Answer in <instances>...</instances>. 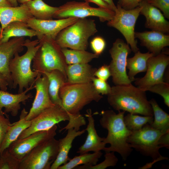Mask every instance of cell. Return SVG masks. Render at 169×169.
<instances>
[{
	"mask_svg": "<svg viewBox=\"0 0 169 169\" xmlns=\"http://www.w3.org/2000/svg\"><path fill=\"white\" fill-rule=\"evenodd\" d=\"M146 92L131 83L115 85L111 87L110 92L107 95V101L116 110L153 116V110Z\"/></svg>",
	"mask_w": 169,
	"mask_h": 169,
	"instance_id": "obj_1",
	"label": "cell"
},
{
	"mask_svg": "<svg viewBox=\"0 0 169 169\" xmlns=\"http://www.w3.org/2000/svg\"><path fill=\"white\" fill-rule=\"evenodd\" d=\"M125 111H118L116 114L111 110H102L100 124L108 131V134L103 141L104 143L109 144L110 146L105 147V152H116L119 153L122 160L125 161L132 151L127 142L132 131L127 129L124 121Z\"/></svg>",
	"mask_w": 169,
	"mask_h": 169,
	"instance_id": "obj_2",
	"label": "cell"
},
{
	"mask_svg": "<svg viewBox=\"0 0 169 169\" xmlns=\"http://www.w3.org/2000/svg\"><path fill=\"white\" fill-rule=\"evenodd\" d=\"M23 45L27 49L26 53L21 56L18 53H16L9 65L13 88L15 89L18 86V93L34 84L36 78L41 74L32 70L31 68L32 62L40 46L38 40L31 41L27 39L25 40Z\"/></svg>",
	"mask_w": 169,
	"mask_h": 169,
	"instance_id": "obj_3",
	"label": "cell"
},
{
	"mask_svg": "<svg viewBox=\"0 0 169 169\" xmlns=\"http://www.w3.org/2000/svg\"><path fill=\"white\" fill-rule=\"evenodd\" d=\"M63 108L69 116L80 114V111L93 101L98 102L103 96L95 90L92 82L71 84L66 82L59 92Z\"/></svg>",
	"mask_w": 169,
	"mask_h": 169,
	"instance_id": "obj_4",
	"label": "cell"
},
{
	"mask_svg": "<svg viewBox=\"0 0 169 169\" xmlns=\"http://www.w3.org/2000/svg\"><path fill=\"white\" fill-rule=\"evenodd\" d=\"M40 46L33 60V71L41 74L45 72L58 70L67 79V65L61 48L55 39L45 35L37 36Z\"/></svg>",
	"mask_w": 169,
	"mask_h": 169,
	"instance_id": "obj_5",
	"label": "cell"
},
{
	"mask_svg": "<svg viewBox=\"0 0 169 169\" xmlns=\"http://www.w3.org/2000/svg\"><path fill=\"white\" fill-rule=\"evenodd\" d=\"M94 20L79 18L62 30L55 40L61 48L86 50L89 38L97 32Z\"/></svg>",
	"mask_w": 169,
	"mask_h": 169,
	"instance_id": "obj_6",
	"label": "cell"
},
{
	"mask_svg": "<svg viewBox=\"0 0 169 169\" xmlns=\"http://www.w3.org/2000/svg\"><path fill=\"white\" fill-rule=\"evenodd\" d=\"M163 133L152 127L150 124H147L141 129L132 131L127 142L131 148L144 156L151 158L152 162L151 164L152 165L158 161L168 160L167 157L161 156L159 151L161 148L158 141Z\"/></svg>",
	"mask_w": 169,
	"mask_h": 169,
	"instance_id": "obj_7",
	"label": "cell"
},
{
	"mask_svg": "<svg viewBox=\"0 0 169 169\" xmlns=\"http://www.w3.org/2000/svg\"><path fill=\"white\" fill-rule=\"evenodd\" d=\"M59 150V141L53 138L36 146L20 161L19 169H50Z\"/></svg>",
	"mask_w": 169,
	"mask_h": 169,
	"instance_id": "obj_8",
	"label": "cell"
},
{
	"mask_svg": "<svg viewBox=\"0 0 169 169\" xmlns=\"http://www.w3.org/2000/svg\"><path fill=\"white\" fill-rule=\"evenodd\" d=\"M113 18L108 21V26L118 30L124 36L132 51L135 53L139 50L135 36V27L140 14L141 7L139 6L131 9L126 10L117 4Z\"/></svg>",
	"mask_w": 169,
	"mask_h": 169,
	"instance_id": "obj_9",
	"label": "cell"
},
{
	"mask_svg": "<svg viewBox=\"0 0 169 169\" xmlns=\"http://www.w3.org/2000/svg\"><path fill=\"white\" fill-rule=\"evenodd\" d=\"M59 7L53 18L58 19L70 17L79 18L89 17H96L101 22L109 21L112 20L115 15L113 11L100 7H91L89 3L75 1L67 2Z\"/></svg>",
	"mask_w": 169,
	"mask_h": 169,
	"instance_id": "obj_10",
	"label": "cell"
},
{
	"mask_svg": "<svg viewBox=\"0 0 169 169\" xmlns=\"http://www.w3.org/2000/svg\"><path fill=\"white\" fill-rule=\"evenodd\" d=\"M132 51L129 45L120 38H117L109 50L112 60L109 66L113 83L115 85L131 83L126 68L128 56Z\"/></svg>",
	"mask_w": 169,
	"mask_h": 169,
	"instance_id": "obj_11",
	"label": "cell"
},
{
	"mask_svg": "<svg viewBox=\"0 0 169 169\" xmlns=\"http://www.w3.org/2000/svg\"><path fill=\"white\" fill-rule=\"evenodd\" d=\"M69 120L66 111L60 106L55 105L44 110L32 120L30 125L21 133L18 139L26 137L37 131L48 130L61 121Z\"/></svg>",
	"mask_w": 169,
	"mask_h": 169,
	"instance_id": "obj_12",
	"label": "cell"
},
{
	"mask_svg": "<svg viewBox=\"0 0 169 169\" xmlns=\"http://www.w3.org/2000/svg\"><path fill=\"white\" fill-rule=\"evenodd\" d=\"M57 126L54 125L45 131L34 132L26 137L18 139L7 148L9 152L20 161L36 146L54 137Z\"/></svg>",
	"mask_w": 169,
	"mask_h": 169,
	"instance_id": "obj_13",
	"label": "cell"
},
{
	"mask_svg": "<svg viewBox=\"0 0 169 169\" xmlns=\"http://www.w3.org/2000/svg\"><path fill=\"white\" fill-rule=\"evenodd\" d=\"M169 64V56L161 52L149 58L147 61V69L142 77L135 79V84L143 90L155 84L164 81L163 76Z\"/></svg>",
	"mask_w": 169,
	"mask_h": 169,
	"instance_id": "obj_14",
	"label": "cell"
},
{
	"mask_svg": "<svg viewBox=\"0 0 169 169\" xmlns=\"http://www.w3.org/2000/svg\"><path fill=\"white\" fill-rule=\"evenodd\" d=\"M49 82L44 74H39L36 78L34 86L36 90L35 97L30 111L25 117L31 120L42 111L55 105L52 102L48 93Z\"/></svg>",
	"mask_w": 169,
	"mask_h": 169,
	"instance_id": "obj_15",
	"label": "cell"
},
{
	"mask_svg": "<svg viewBox=\"0 0 169 169\" xmlns=\"http://www.w3.org/2000/svg\"><path fill=\"white\" fill-rule=\"evenodd\" d=\"M24 37H14L5 43L0 42V73L5 78L8 86L13 88V82L9 69L11 60L14 54L23 50Z\"/></svg>",
	"mask_w": 169,
	"mask_h": 169,
	"instance_id": "obj_16",
	"label": "cell"
},
{
	"mask_svg": "<svg viewBox=\"0 0 169 169\" xmlns=\"http://www.w3.org/2000/svg\"><path fill=\"white\" fill-rule=\"evenodd\" d=\"M79 18L70 17L57 20H40L34 17L27 22L28 27L36 32L38 35H45L55 39L63 29L73 24Z\"/></svg>",
	"mask_w": 169,
	"mask_h": 169,
	"instance_id": "obj_17",
	"label": "cell"
},
{
	"mask_svg": "<svg viewBox=\"0 0 169 169\" xmlns=\"http://www.w3.org/2000/svg\"><path fill=\"white\" fill-rule=\"evenodd\" d=\"M141 7L140 14L143 15L146 20L145 27L151 30L165 34L169 33V22L165 18L161 11L143 0L140 3Z\"/></svg>",
	"mask_w": 169,
	"mask_h": 169,
	"instance_id": "obj_18",
	"label": "cell"
},
{
	"mask_svg": "<svg viewBox=\"0 0 169 169\" xmlns=\"http://www.w3.org/2000/svg\"><path fill=\"white\" fill-rule=\"evenodd\" d=\"M34 84L30 86L21 93L13 94L0 90V112L4 114L10 113L16 116L21 108L20 103L25 104L26 101L33 98L31 93H27L34 88Z\"/></svg>",
	"mask_w": 169,
	"mask_h": 169,
	"instance_id": "obj_19",
	"label": "cell"
},
{
	"mask_svg": "<svg viewBox=\"0 0 169 169\" xmlns=\"http://www.w3.org/2000/svg\"><path fill=\"white\" fill-rule=\"evenodd\" d=\"M135 36L140 40L141 45L154 56L161 53L165 47L169 46V35L159 32H135Z\"/></svg>",
	"mask_w": 169,
	"mask_h": 169,
	"instance_id": "obj_20",
	"label": "cell"
},
{
	"mask_svg": "<svg viewBox=\"0 0 169 169\" xmlns=\"http://www.w3.org/2000/svg\"><path fill=\"white\" fill-rule=\"evenodd\" d=\"M86 112L85 116L87 118L88 123L85 130L87 131V135L84 143L79 148L77 151L80 154L90 151L96 152L103 150L106 145L103 142L105 137H100L97 133L91 110L88 109Z\"/></svg>",
	"mask_w": 169,
	"mask_h": 169,
	"instance_id": "obj_21",
	"label": "cell"
},
{
	"mask_svg": "<svg viewBox=\"0 0 169 169\" xmlns=\"http://www.w3.org/2000/svg\"><path fill=\"white\" fill-rule=\"evenodd\" d=\"M33 17L25 3L17 7H0L2 31L13 22L19 21L27 22Z\"/></svg>",
	"mask_w": 169,
	"mask_h": 169,
	"instance_id": "obj_22",
	"label": "cell"
},
{
	"mask_svg": "<svg viewBox=\"0 0 169 169\" xmlns=\"http://www.w3.org/2000/svg\"><path fill=\"white\" fill-rule=\"evenodd\" d=\"M96 68L88 63L67 65L66 68L67 82L71 84H81L92 82Z\"/></svg>",
	"mask_w": 169,
	"mask_h": 169,
	"instance_id": "obj_23",
	"label": "cell"
},
{
	"mask_svg": "<svg viewBox=\"0 0 169 169\" xmlns=\"http://www.w3.org/2000/svg\"><path fill=\"white\" fill-rule=\"evenodd\" d=\"M66 136L59 141V150L57 157L52 164L50 169H57L58 167L64 164L71 159L68 156V154L72 146V143L76 137L81 136L84 133L85 131L83 130L77 131L74 128L68 130Z\"/></svg>",
	"mask_w": 169,
	"mask_h": 169,
	"instance_id": "obj_24",
	"label": "cell"
},
{
	"mask_svg": "<svg viewBox=\"0 0 169 169\" xmlns=\"http://www.w3.org/2000/svg\"><path fill=\"white\" fill-rule=\"evenodd\" d=\"M38 34L30 28L27 22L21 21L13 22L7 25L0 33V42L5 43L12 37H28L32 38Z\"/></svg>",
	"mask_w": 169,
	"mask_h": 169,
	"instance_id": "obj_25",
	"label": "cell"
},
{
	"mask_svg": "<svg viewBox=\"0 0 169 169\" xmlns=\"http://www.w3.org/2000/svg\"><path fill=\"white\" fill-rule=\"evenodd\" d=\"M42 74H45L48 79V93L52 102L54 105L59 106L63 108L59 92L61 87L67 82V79L62 72L58 70L44 72Z\"/></svg>",
	"mask_w": 169,
	"mask_h": 169,
	"instance_id": "obj_26",
	"label": "cell"
},
{
	"mask_svg": "<svg viewBox=\"0 0 169 169\" xmlns=\"http://www.w3.org/2000/svg\"><path fill=\"white\" fill-rule=\"evenodd\" d=\"M28 112L23 108L22 110L19 120L12 124L6 134L0 147V155L13 141L18 139L21 133L30 125L31 120H26L25 117Z\"/></svg>",
	"mask_w": 169,
	"mask_h": 169,
	"instance_id": "obj_27",
	"label": "cell"
},
{
	"mask_svg": "<svg viewBox=\"0 0 169 169\" xmlns=\"http://www.w3.org/2000/svg\"><path fill=\"white\" fill-rule=\"evenodd\" d=\"M154 56L148 52L143 53L139 50L135 53L132 57L127 58L126 68L129 69L127 75L131 81H134L135 76L139 73L146 72L147 69V61L149 58Z\"/></svg>",
	"mask_w": 169,
	"mask_h": 169,
	"instance_id": "obj_28",
	"label": "cell"
},
{
	"mask_svg": "<svg viewBox=\"0 0 169 169\" xmlns=\"http://www.w3.org/2000/svg\"><path fill=\"white\" fill-rule=\"evenodd\" d=\"M25 3L33 16L40 20L52 19L59 8L48 5L43 0H30Z\"/></svg>",
	"mask_w": 169,
	"mask_h": 169,
	"instance_id": "obj_29",
	"label": "cell"
},
{
	"mask_svg": "<svg viewBox=\"0 0 169 169\" xmlns=\"http://www.w3.org/2000/svg\"><path fill=\"white\" fill-rule=\"evenodd\" d=\"M61 51L67 65L88 63L94 59L99 57V55L85 50L63 48Z\"/></svg>",
	"mask_w": 169,
	"mask_h": 169,
	"instance_id": "obj_30",
	"label": "cell"
},
{
	"mask_svg": "<svg viewBox=\"0 0 169 169\" xmlns=\"http://www.w3.org/2000/svg\"><path fill=\"white\" fill-rule=\"evenodd\" d=\"M102 154L100 151L93 153H87L80 154L75 156L66 164L59 166L57 169H73L82 164L86 166L95 165Z\"/></svg>",
	"mask_w": 169,
	"mask_h": 169,
	"instance_id": "obj_31",
	"label": "cell"
},
{
	"mask_svg": "<svg viewBox=\"0 0 169 169\" xmlns=\"http://www.w3.org/2000/svg\"><path fill=\"white\" fill-rule=\"evenodd\" d=\"M149 102L151 106L154 116L152 127L163 133L169 131V115L159 105L156 100L152 99Z\"/></svg>",
	"mask_w": 169,
	"mask_h": 169,
	"instance_id": "obj_32",
	"label": "cell"
},
{
	"mask_svg": "<svg viewBox=\"0 0 169 169\" xmlns=\"http://www.w3.org/2000/svg\"><path fill=\"white\" fill-rule=\"evenodd\" d=\"M153 119V116H141L129 113L124 116V121L127 129L132 131L141 129L147 124H151Z\"/></svg>",
	"mask_w": 169,
	"mask_h": 169,
	"instance_id": "obj_33",
	"label": "cell"
},
{
	"mask_svg": "<svg viewBox=\"0 0 169 169\" xmlns=\"http://www.w3.org/2000/svg\"><path fill=\"white\" fill-rule=\"evenodd\" d=\"M105 160L101 163L92 166L79 165L74 169H105L110 166H114L116 165L118 160L115 155L114 152H105Z\"/></svg>",
	"mask_w": 169,
	"mask_h": 169,
	"instance_id": "obj_34",
	"label": "cell"
},
{
	"mask_svg": "<svg viewBox=\"0 0 169 169\" xmlns=\"http://www.w3.org/2000/svg\"><path fill=\"white\" fill-rule=\"evenodd\" d=\"M20 161L11 154L7 148L0 155V169H19Z\"/></svg>",
	"mask_w": 169,
	"mask_h": 169,
	"instance_id": "obj_35",
	"label": "cell"
},
{
	"mask_svg": "<svg viewBox=\"0 0 169 169\" xmlns=\"http://www.w3.org/2000/svg\"><path fill=\"white\" fill-rule=\"evenodd\" d=\"M143 90L149 91L160 95L163 98L165 104L169 107V84L167 82H163L156 83Z\"/></svg>",
	"mask_w": 169,
	"mask_h": 169,
	"instance_id": "obj_36",
	"label": "cell"
},
{
	"mask_svg": "<svg viewBox=\"0 0 169 169\" xmlns=\"http://www.w3.org/2000/svg\"><path fill=\"white\" fill-rule=\"evenodd\" d=\"M92 82L96 91L102 95H108L111 91V87L104 80L94 77Z\"/></svg>",
	"mask_w": 169,
	"mask_h": 169,
	"instance_id": "obj_37",
	"label": "cell"
},
{
	"mask_svg": "<svg viewBox=\"0 0 169 169\" xmlns=\"http://www.w3.org/2000/svg\"><path fill=\"white\" fill-rule=\"evenodd\" d=\"M148 3L163 12L165 18L169 19V0H145Z\"/></svg>",
	"mask_w": 169,
	"mask_h": 169,
	"instance_id": "obj_38",
	"label": "cell"
},
{
	"mask_svg": "<svg viewBox=\"0 0 169 169\" xmlns=\"http://www.w3.org/2000/svg\"><path fill=\"white\" fill-rule=\"evenodd\" d=\"M90 46L94 54L99 56L105 49L106 42L102 37L98 36L94 38L91 40Z\"/></svg>",
	"mask_w": 169,
	"mask_h": 169,
	"instance_id": "obj_39",
	"label": "cell"
},
{
	"mask_svg": "<svg viewBox=\"0 0 169 169\" xmlns=\"http://www.w3.org/2000/svg\"><path fill=\"white\" fill-rule=\"evenodd\" d=\"M4 115L0 112V147L8 129L12 125L8 118L5 117Z\"/></svg>",
	"mask_w": 169,
	"mask_h": 169,
	"instance_id": "obj_40",
	"label": "cell"
},
{
	"mask_svg": "<svg viewBox=\"0 0 169 169\" xmlns=\"http://www.w3.org/2000/svg\"><path fill=\"white\" fill-rule=\"evenodd\" d=\"M94 75L98 78L107 81L111 75L109 65L104 64L96 69Z\"/></svg>",
	"mask_w": 169,
	"mask_h": 169,
	"instance_id": "obj_41",
	"label": "cell"
},
{
	"mask_svg": "<svg viewBox=\"0 0 169 169\" xmlns=\"http://www.w3.org/2000/svg\"><path fill=\"white\" fill-rule=\"evenodd\" d=\"M143 0H119L117 4L126 10L134 9L139 6Z\"/></svg>",
	"mask_w": 169,
	"mask_h": 169,
	"instance_id": "obj_42",
	"label": "cell"
},
{
	"mask_svg": "<svg viewBox=\"0 0 169 169\" xmlns=\"http://www.w3.org/2000/svg\"><path fill=\"white\" fill-rule=\"evenodd\" d=\"M158 145L161 148H169V131L162 134L158 141Z\"/></svg>",
	"mask_w": 169,
	"mask_h": 169,
	"instance_id": "obj_43",
	"label": "cell"
},
{
	"mask_svg": "<svg viewBox=\"0 0 169 169\" xmlns=\"http://www.w3.org/2000/svg\"><path fill=\"white\" fill-rule=\"evenodd\" d=\"M85 2L89 3H92L97 5L99 7L104 8L108 9L113 11L111 7L103 0H84Z\"/></svg>",
	"mask_w": 169,
	"mask_h": 169,
	"instance_id": "obj_44",
	"label": "cell"
},
{
	"mask_svg": "<svg viewBox=\"0 0 169 169\" xmlns=\"http://www.w3.org/2000/svg\"><path fill=\"white\" fill-rule=\"evenodd\" d=\"M8 83L5 77L0 73V89L1 90L7 91Z\"/></svg>",
	"mask_w": 169,
	"mask_h": 169,
	"instance_id": "obj_45",
	"label": "cell"
},
{
	"mask_svg": "<svg viewBox=\"0 0 169 169\" xmlns=\"http://www.w3.org/2000/svg\"><path fill=\"white\" fill-rule=\"evenodd\" d=\"M105 2L108 4L112 8L114 12L116 9V7L115 4L113 0H103Z\"/></svg>",
	"mask_w": 169,
	"mask_h": 169,
	"instance_id": "obj_46",
	"label": "cell"
},
{
	"mask_svg": "<svg viewBox=\"0 0 169 169\" xmlns=\"http://www.w3.org/2000/svg\"><path fill=\"white\" fill-rule=\"evenodd\" d=\"M11 6V4L7 0H0V7Z\"/></svg>",
	"mask_w": 169,
	"mask_h": 169,
	"instance_id": "obj_47",
	"label": "cell"
},
{
	"mask_svg": "<svg viewBox=\"0 0 169 169\" xmlns=\"http://www.w3.org/2000/svg\"><path fill=\"white\" fill-rule=\"evenodd\" d=\"M11 4L13 7H17L18 6V2L17 0H7Z\"/></svg>",
	"mask_w": 169,
	"mask_h": 169,
	"instance_id": "obj_48",
	"label": "cell"
},
{
	"mask_svg": "<svg viewBox=\"0 0 169 169\" xmlns=\"http://www.w3.org/2000/svg\"><path fill=\"white\" fill-rule=\"evenodd\" d=\"M30 0H17L18 3L21 4L25 3Z\"/></svg>",
	"mask_w": 169,
	"mask_h": 169,
	"instance_id": "obj_49",
	"label": "cell"
},
{
	"mask_svg": "<svg viewBox=\"0 0 169 169\" xmlns=\"http://www.w3.org/2000/svg\"><path fill=\"white\" fill-rule=\"evenodd\" d=\"M2 31L1 28L0 27V33Z\"/></svg>",
	"mask_w": 169,
	"mask_h": 169,
	"instance_id": "obj_50",
	"label": "cell"
},
{
	"mask_svg": "<svg viewBox=\"0 0 169 169\" xmlns=\"http://www.w3.org/2000/svg\"></svg>",
	"mask_w": 169,
	"mask_h": 169,
	"instance_id": "obj_51",
	"label": "cell"
}]
</instances>
